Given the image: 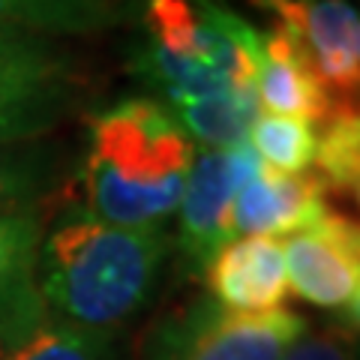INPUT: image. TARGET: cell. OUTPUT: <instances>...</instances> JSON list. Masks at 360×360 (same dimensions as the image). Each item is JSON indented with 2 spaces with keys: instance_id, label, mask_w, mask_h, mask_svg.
<instances>
[{
  "instance_id": "obj_1",
  "label": "cell",
  "mask_w": 360,
  "mask_h": 360,
  "mask_svg": "<svg viewBox=\"0 0 360 360\" xmlns=\"http://www.w3.org/2000/svg\"><path fill=\"white\" fill-rule=\"evenodd\" d=\"M195 150L156 99H123L90 123L78 172L87 217L127 229H160L184 195Z\"/></svg>"
},
{
  "instance_id": "obj_2",
  "label": "cell",
  "mask_w": 360,
  "mask_h": 360,
  "mask_svg": "<svg viewBox=\"0 0 360 360\" xmlns=\"http://www.w3.org/2000/svg\"><path fill=\"white\" fill-rule=\"evenodd\" d=\"M172 240L160 229H127L75 213L42 238L37 283L49 312L115 330L150 303Z\"/></svg>"
},
{
  "instance_id": "obj_3",
  "label": "cell",
  "mask_w": 360,
  "mask_h": 360,
  "mask_svg": "<svg viewBox=\"0 0 360 360\" xmlns=\"http://www.w3.org/2000/svg\"><path fill=\"white\" fill-rule=\"evenodd\" d=\"M139 72L165 99L255 90L258 30L217 0H148Z\"/></svg>"
},
{
  "instance_id": "obj_4",
  "label": "cell",
  "mask_w": 360,
  "mask_h": 360,
  "mask_svg": "<svg viewBox=\"0 0 360 360\" xmlns=\"http://www.w3.org/2000/svg\"><path fill=\"white\" fill-rule=\"evenodd\" d=\"M307 333V319L288 309L231 312L213 295H201L156 324L148 360H283Z\"/></svg>"
},
{
  "instance_id": "obj_5",
  "label": "cell",
  "mask_w": 360,
  "mask_h": 360,
  "mask_svg": "<svg viewBox=\"0 0 360 360\" xmlns=\"http://www.w3.org/2000/svg\"><path fill=\"white\" fill-rule=\"evenodd\" d=\"M78 94L82 75L51 37L0 25V144L37 141L58 129Z\"/></svg>"
},
{
  "instance_id": "obj_6",
  "label": "cell",
  "mask_w": 360,
  "mask_h": 360,
  "mask_svg": "<svg viewBox=\"0 0 360 360\" xmlns=\"http://www.w3.org/2000/svg\"><path fill=\"white\" fill-rule=\"evenodd\" d=\"M262 172V160L250 141L229 150H205L193 160L184 195H180V258L195 276H205L210 262L234 240L231 207L240 189Z\"/></svg>"
},
{
  "instance_id": "obj_7",
  "label": "cell",
  "mask_w": 360,
  "mask_h": 360,
  "mask_svg": "<svg viewBox=\"0 0 360 360\" xmlns=\"http://www.w3.org/2000/svg\"><path fill=\"white\" fill-rule=\"evenodd\" d=\"M288 288L319 309L333 312L342 328L360 315V231L345 213L328 210L319 222L283 243Z\"/></svg>"
},
{
  "instance_id": "obj_8",
  "label": "cell",
  "mask_w": 360,
  "mask_h": 360,
  "mask_svg": "<svg viewBox=\"0 0 360 360\" xmlns=\"http://www.w3.org/2000/svg\"><path fill=\"white\" fill-rule=\"evenodd\" d=\"M285 27L312 63L333 111H357L360 15L348 0H252Z\"/></svg>"
},
{
  "instance_id": "obj_9",
  "label": "cell",
  "mask_w": 360,
  "mask_h": 360,
  "mask_svg": "<svg viewBox=\"0 0 360 360\" xmlns=\"http://www.w3.org/2000/svg\"><path fill=\"white\" fill-rule=\"evenodd\" d=\"M42 219L37 213L0 219V360L51 319L37 283Z\"/></svg>"
},
{
  "instance_id": "obj_10",
  "label": "cell",
  "mask_w": 360,
  "mask_h": 360,
  "mask_svg": "<svg viewBox=\"0 0 360 360\" xmlns=\"http://www.w3.org/2000/svg\"><path fill=\"white\" fill-rule=\"evenodd\" d=\"M328 210V186L315 172L279 174L262 165L234 198L231 225L243 238H279L309 229Z\"/></svg>"
},
{
  "instance_id": "obj_11",
  "label": "cell",
  "mask_w": 360,
  "mask_h": 360,
  "mask_svg": "<svg viewBox=\"0 0 360 360\" xmlns=\"http://www.w3.org/2000/svg\"><path fill=\"white\" fill-rule=\"evenodd\" d=\"M252 87L258 105H264L270 115L300 117L309 123H324L336 115L328 90L321 87L297 39L279 25L258 33L255 39Z\"/></svg>"
},
{
  "instance_id": "obj_12",
  "label": "cell",
  "mask_w": 360,
  "mask_h": 360,
  "mask_svg": "<svg viewBox=\"0 0 360 360\" xmlns=\"http://www.w3.org/2000/svg\"><path fill=\"white\" fill-rule=\"evenodd\" d=\"M205 276L210 295L231 312H274L288 297L283 243L274 238L229 240Z\"/></svg>"
},
{
  "instance_id": "obj_13",
  "label": "cell",
  "mask_w": 360,
  "mask_h": 360,
  "mask_svg": "<svg viewBox=\"0 0 360 360\" xmlns=\"http://www.w3.org/2000/svg\"><path fill=\"white\" fill-rule=\"evenodd\" d=\"M168 111L177 117L186 135L207 150H229L250 139V127L258 117L255 90H217V94L168 99Z\"/></svg>"
},
{
  "instance_id": "obj_14",
  "label": "cell",
  "mask_w": 360,
  "mask_h": 360,
  "mask_svg": "<svg viewBox=\"0 0 360 360\" xmlns=\"http://www.w3.org/2000/svg\"><path fill=\"white\" fill-rule=\"evenodd\" d=\"M127 0H0V25L39 37H84L115 27Z\"/></svg>"
},
{
  "instance_id": "obj_15",
  "label": "cell",
  "mask_w": 360,
  "mask_h": 360,
  "mask_svg": "<svg viewBox=\"0 0 360 360\" xmlns=\"http://www.w3.org/2000/svg\"><path fill=\"white\" fill-rule=\"evenodd\" d=\"M58 172V150L49 144H0V219L37 213V205L51 193Z\"/></svg>"
},
{
  "instance_id": "obj_16",
  "label": "cell",
  "mask_w": 360,
  "mask_h": 360,
  "mask_svg": "<svg viewBox=\"0 0 360 360\" xmlns=\"http://www.w3.org/2000/svg\"><path fill=\"white\" fill-rule=\"evenodd\" d=\"M315 174L321 184L342 198H357L360 189V115L336 111L324 120L321 135L315 139Z\"/></svg>"
},
{
  "instance_id": "obj_17",
  "label": "cell",
  "mask_w": 360,
  "mask_h": 360,
  "mask_svg": "<svg viewBox=\"0 0 360 360\" xmlns=\"http://www.w3.org/2000/svg\"><path fill=\"white\" fill-rule=\"evenodd\" d=\"M315 127L285 115H258L250 127V148L264 168L279 174H303L315 156Z\"/></svg>"
},
{
  "instance_id": "obj_18",
  "label": "cell",
  "mask_w": 360,
  "mask_h": 360,
  "mask_svg": "<svg viewBox=\"0 0 360 360\" xmlns=\"http://www.w3.org/2000/svg\"><path fill=\"white\" fill-rule=\"evenodd\" d=\"M115 330H94L63 319H49L4 360H115Z\"/></svg>"
},
{
  "instance_id": "obj_19",
  "label": "cell",
  "mask_w": 360,
  "mask_h": 360,
  "mask_svg": "<svg viewBox=\"0 0 360 360\" xmlns=\"http://www.w3.org/2000/svg\"><path fill=\"white\" fill-rule=\"evenodd\" d=\"M283 360H354V330L333 328L321 333H303L283 354Z\"/></svg>"
}]
</instances>
